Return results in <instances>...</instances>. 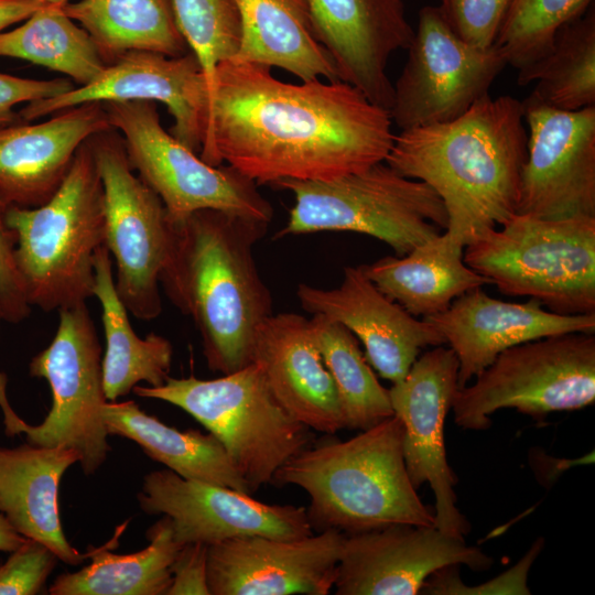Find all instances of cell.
<instances>
[{"label": "cell", "mask_w": 595, "mask_h": 595, "mask_svg": "<svg viewBox=\"0 0 595 595\" xmlns=\"http://www.w3.org/2000/svg\"><path fill=\"white\" fill-rule=\"evenodd\" d=\"M436 327L458 360V389L504 350L530 340L570 333H595V313L562 315L530 299L524 303L489 296L482 288L455 299L450 307L423 318Z\"/></svg>", "instance_id": "7402d4cb"}, {"label": "cell", "mask_w": 595, "mask_h": 595, "mask_svg": "<svg viewBox=\"0 0 595 595\" xmlns=\"http://www.w3.org/2000/svg\"><path fill=\"white\" fill-rule=\"evenodd\" d=\"M493 559L435 526L391 523L345 534L336 567V595H416L448 565L488 570Z\"/></svg>", "instance_id": "ac0fdd59"}, {"label": "cell", "mask_w": 595, "mask_h": 595, "mask_svg": "<svg viewBox=\"0 0 595 595\" xmlns=\"http://www.w3.org/2000/svg\"><path fill=\"white\" fill-rule=\"evenodd\" d=\"M518 84H534L529 95L560 110L595 106V12L561 26L549 53L534 65L518 72Z\"/></svg>", "instance_id": "d6a6232c"}, {"label": "cell", "mask_w": 595, "mask_h": 595, "mask_svg": "<svg viewBox=\"0 0 595 595\" xmlns=\"http://www.w3.org/2000/svg\"><path fill=\"white\" fill-rule=\"evenodd\" d=\"M36 1H40L44 4L58 6V7H63L66 3L71 2V0H36Z\"/></svg>", "instance_id": "f6af8a7d"}, {"label": "cell", "mask_w": 595, "mask_h": 595, "mask_svg": "<svg viewBox=\"0 0 595 595\" xmlns=\"http://www.w3.org/2000/svg\"><path fill=\"white\" fill-rule=\"evenodd\" d=\"M318 42L332 56L338 77L388 111L393 84L390 56L407 50L414 30L402 0H307Z\"/></svg>", "instance_id": "44dd1931"}, {"label": "cell", "mask_w": 595, "mask_h": 595, "mask_svg": "<svg viewBox=\"0 0 595 595\" xmlns=\"http://www.w3.org/2000/svg\"><path fill=\"white\" fill-rule=\"evenodd\" d=\"M60 320L51 344L29 364L31 377L45 379L52 407L37 425L24 422L7 396V375L0 370V409L4 433L24 434L26 443L74 450L86 476L104 464L108 431L102 418L107 398L102 383L101 347L86 303L58 311Z\"/></svg>", "instance_id": "9c48e42d"}, {"label": "cell", "mask_w": 595, "mask_h": 595, "mask_svg": "<svg viewBox=\"0 0 595 595\" xmlns=\"http://www.w3.org/2000/svg\"><path fill=\"white\" fill-rule=\"evenodd\" d=\"M104 191L105 240L116 263V290L131 315L150 321L162 311L160 274L169 220L160 197L134 174L115 129L88 139Z\"/></svg>", "instance_id": "7c38bea8"}, {"label": "cell", "mask_w": 595, "mask_h": 595, "mask_svg": "<svg viewBox=\"0 0 595 595\" xmlns=\"http://www.w3.org/2000/svg\"><path fill=\"white\" fill-rule=\"evenodd\" d=\"M296 295L303 310L348 328L365 347V357L380 377L401 380L421 349L445 344L442 334L386 296L360 267H346L340 284L321 289L305 283Z\"/></svg>", "instance_id": "ffe728a7"}, {"label": "cell", "mask_w": 595, "mask_h": 595, "mask_svg": "<svg viewBox=\"0 0 595 595\" xmlns=\"http://www.w3.org/2000/svg\"><path fill=\"white\" fill-rule=\"evenodd\" d=\"M251 361L261 368L273 396L295 420L326 434L346 428L334 380L309 318L295 313L271 314L256 332Z\"/></svg>", "instance_id": "cb8c5ba5"}, {"label": "cell", "mask_w": 595, "mask_h": 595, "mask_svg": "<svg viewBox=\"0 0 595 595\" xmlns=\"http://www.w3.org/2000/svg\"><path fill=\"white\" fill-rule=\"evenodd\" d=\"M3 315H2V312H1V309H0V331H1V323L3 322Z\"/></svg>", "instance_id": "bcb514c9"}, {"label": "cell", "mask_w": 595, "mask_h": 595, "mask_svg": "<svg viewBox=\"0 0 595 595\" xmlns=\"http://www.w3.org/2000/svg\"><path fill=\"white\" fill-rule=\"evenodd\" d=\"M110 126L123 140L129 162L160 197L170 221L216 209L270 223L272 205L256 182L230 165L214 166L161 125L156 102L104 104Z\"/></svg>", "instance_id": "8fae6325"}, {"label": "cell", "mask_w": 595, "mask_h": 595, "mask_svg": "<svg viewBox=\"0 0 595 595\" xmlns=\"http://www.w3.org/2000/svg\"><path fill=\"white\" fill-rule=\"evenodd\" d=\"M137 499L144 513L170 518L181 544L209 545L245 536L298 539L313 533L304 507L266 504L230 487L183 478L169 468L147 474Z\"/></svg>", "instance_id": "e0dca14e"}, {"label": "cell", "mask_w": 595, "mask_h": 595, "mask_svg": "<svg viewBox=\"0 0 595 595\" xmlns=\"http://www.w3.org/2000/svg\"><path fill=\"white\" fill-rule=\"evenodd\" d=\"M9 207L0 196V309L6 322L19 324L30 315L32 306L15 261L17 236L7 220Z\"/></svg>", "instance_id": "ab89813d"}, {"label": "cell", "mask_w": 595, "mask_h": 595, "mask_svg": "<svg viewBox=\"0 0 595 595\" xmlns=\"http://www.w3.org/2000/svg\"><path fill=\"white\" fill-rule=\"evenodd\" d=\"M102 418L109 435L133 441L151 459L181 477L252 494L221 443L210 432L169 426L142 411L132 400L107 401Z\"/></svg>", "instance_id": "83f0119b"}, {"label": "cell", "mask_w": 595, "mask_h": 595, "mask_svg": "<svg viewBox=\"0 0 595 595\" xmlns=\"http://www.w3.org/2000/svg\"><path fill=\"white\" fill-rule=\"evenodd\" d=\"M475 378L452 403L454 422L466 430H487L499 409L540 420L588 407L595 401V336L570 333L512 346Z\"/></svg>", "instance_id": "30bf717a"}, {"label": "cell", "mask_w": 595, "mask_h": 595, "mask_svg": "<svg viewBox=\"0 0 595 595\" xmlns=\"http://www.w3.org/2000/svg\"><path fill=\"white\" fill-rule=\"evenodd\" d=\"M522 107L528 140L517 214L595 217V106L560 110L528 96Z\"/></svg>", "instance_id": "5bb4252c"}, {"label": "cell", "mask_w": 595, "mask_h": 595, "mask_svg": "<svg viewBox=\"0 0 595 595\" xmlns=\"http://www.w3.org/2000/svg\"><path fill=\"white\" fill-rule=\"evenodd\" d=\"M403 426L394 414L346 441L307 446L275 473L273 485L310 496L312 530L345 534L391 523L435 526L407 473Z\"/></svg>", "instance_id": "277c9868"}, {"label": "cell", "mask_w": 595, "mask_h": 595, "mask_svg": "<svg viewBox=\"0 0 595 595\" xmlns=\"http://www.w3.org/2000/svg\"><path fill=\"white\" fill-rule=\"evenodd\" d=\"M511 0H441L446 23L464 42L480 48L496 43Z\"/></svg>", "instance_id": "8d00e7d4"}, {"label": "cell", "mask_w": 595, "mask_h": 595, "mask_svg": "<svg viewBox=\"0 0 595 595\" xmlns=\"http://www.w3.org/2000/svg\"><path fill=\"white\" fill-rule=\"evenodd\" d=\"M133 393L181 408L216 436L251 493L272 483L290 458L310 445V429L273 396L253 361L215 379L167 377Z\"/></svg>", "instance_id": "52a82bcc"}, {"label": "cell", "mask_w": 595, "mask_h": 595, "mask_svg": "<svg viewBox=\"0 0 595 595\" xmlns=\"http://www.w3.org/2000/svg\"><path fill=\"white\" fill-rule=\"evenodd\" d=\"M345 533L327 529L298 539L245 536L207 545L210 595H327Z\"/></svg>", "instance_id": "d6986e66"}, {"label": "cell", "mask_w": 595, "mask_h": 595, "mask_svg": "<svg viewBox=\"0 0 595 595\" xmlns=\"http://www.w3.org/2000/svg\"><path fill=\"white\" fill-rule=\"evenodd\" d=\"M272 186L294 196L278 237L353 231L386 242L402 257L447 226L444 203L435 191L385 161L332 180H282Z\"/></svg>", "instance_id": "ba28073f"}, {"label": "cell", "mask_w": 595, "mask_h": 595, "mask_svg": "<svg viewBox=\"0 0 595 595\" xmlns=\"http://www.w3.org/2000/svg\"><path fill=\"white\" fill-rule=\"evenodd\" d=\"M28 538L21 536L0 511V551L12 552Z\"/></svg>", "instance_id": "ee69618b"}, {"label": "cell", "mask_w": 595, "mask_h": 595, "mask_svg": "<svg viewBox=\"0 0 595 595\" xmlns=\"http://www.w3.org/2000/svg\"><path fill=\"white\" fill-rule=\"evenodd\" d=\"M69 78L31 79L0 73V125L20 122L17 105L51 98L73 89Z\"/></svg>", "instance_id": "60d3db41"}, {"label": "cell", "mask_w": 595, "mask_h": 595, "mask_svg": "<svg viewBox=\"0 0 595 595\" xmlns=\"http://www.w3.org/2000/svg\"><path fill=\"white\" fill-rule=\"evenodd\" d=\"M310 324L323 361L334 380L346 428L367 430L393 415L389 391L377 379L356 336L340 323L322 314H314Z\"/></svg>", "instance_id": "836d02e7"}, {"label": "cell", "mask_w": 595, "mask_h": 595, "mask_svg": "<svg viewBox=\"0 0 595 595\" xmlns=\"http://www.w3.org/2000/svg\"><path fill=\"white\" fill-rule=\"evenodd\" d=\"M121 532V531H120ZM119 534L91 549L90 564L55 578L51 595H166L171 566L183 544L173 536L171 520L163 516L147 531L149 545L138 552L115 554Z\"/></svg>", "instance_id": "f546056e"}, {"label": "cell", "mask_w": 595, "mask_h": 595, "mask_svg": "<svg viewBox=\"0 0 595 595\" xmlns=\"http://www.w3.org/2000/svg\"><path fill=\"white\" fill-rule=\"evenodd\" d=\"M387 109L343 80L292 84L271 67L226 60L215 71L199 152L257 185L326 181L386 160L394 139Z\"/></svg>", "instance_id": "6da1fadb"}, {"label": "cell", "mask_w": 595, "mask_h": 595, "mask_svg": "<svg viewBox=\"0 0 595 595\" xmlns=\"http://www.w3.org/2000/svg\"><path fill=\"white\" fill-rule=\"evenodd\" d=\"M464 248V262L506 295L562 315L595 313V217L516 214Z\"/></svg>", "instance_id": "8992f818"}, {"label": "cell", "mask_w": 595, "mask_h": 595, "mask_svg": "<svg viewBox=\"0 0 595 595\" xmlns=\"http://www.w3.org/2000/svg\"><path fill=\"white\" fill-rule=\"evenodd\" d=\"M62 8L90 34L107 64L132 51L190 52L172 0H79Z\"/></svg>", "instance_id": "4dcf8cb0"}, {"label": "cell", "mask_w": 595, "mask_h": 595, "mask_svg": "<svg viewBox=\"0 0 595 595\" xmlns=\"http://www.w3.org/2000/svg\"><path fill=\"white\" fill-rule=\"evenodd\" d=\"M464 246L444 231L402 257L361 266L390 300L422 318L446 311L464 293L490 284L463 260Z\"/></svg>", "instance_id": "484cf974"}, {"label": "cell", "mask_w": 595, "mask_h": 595, "mask_svg": "<svg viewBox=\"0 0 595 595\" xmlns=\"http://www.w3.org/2000/svg\"><path fill=\"white\" fill-rule=\"evenodd\" d=\"M543 539L538 538L530 547L528 552L508 571L501 573L494 580L478 586H467L457 573L459 565L444 566L431 574L421 593L424 594H517L528 595L530 588L528 586L529 571L539 556Z\"/></svg>", "instance_id": "74e56055"}, {"label": "cell", "mask_w": 595, "mask_h": 595, "mask_svg": "<svg viewBox=\"0 0 595 595\" xmlns=\"http://www.w3.org/2000/svg\"><path fill=\"white\" fill-rule=\"evenodd\" d=\"M408 60L393 84L391 120L401 129L451 121L488 94L508 65L502 50L473 46L459 39L439 7L419 12Z\"/></svg>", "instance_id": "4fadbf2b"}, {"label": "cell", "mask_w": 595, "mask_h": 595, "mask_svg": "<svg viewBox=\"0 0 595 595\" xmlns=\"http://www.w3.org/2000/svg\"><path fill=\"white\" fill-rule=\"evenodd\" d=\"M592 6L593 0H511L495 44L521 72L549 53L561 26Z\"/></svg>", "instance_id": "e575fe53"}, {"label": "cell", "mask_w": 595, "mask_h": 595, "mask_svg": "<svg viewBox=\"0 0 595 595\" xmlns=\"http://www.w3.org/2000/svg\"><path fill=\"white\" fill-rule=\"evenodd\" d=\"M527 140L522 101L487 94L456 119L401 130L385 162L435 191L465 247L517 214Z\"/></svg>", "instance_id": "7a4b0ae2"}, {"label": "cell", "mask_w": 595, "mask_h": 595, "mask_svg": "<svg viewBox=\"0 0 595 595\" xmlns=\"http://www.w3.org/2000/svg\"><path fill=\"white\" fill-rule=\"evenodd\" d=\"M110 129L101 102L64 109L39 123L0 125V196L21 207L44 204L64 181L78 148Z\"/></svg>", "instance_id": "603a6c76"}, {"label": "cell", "mask_w": 595, "mask_h": 595, "mask_svg": "<svg viewBox=\"0 0 595 595\" xmlns=\"http://www.w3.org/2000/svg\"><path fill=\"white\" fill-rule=\"evenodd\" d=\"M78 462L71 448L0 446V511L21 536L43 543L69 565L82 564L91 554L67 541L60 517L61 479Z\"/></svg>", "instance_id": "d4e9b609"}, {"label": "cell", "mask_w": 595, "mask_h": 595, "mask_svg": "<svg viewBox=\"0 0 595 595\" xmlns=\"http://www.w3.org/2000/svg\"><path fill=\"white\" fill-rule=\"evenodd\" d=\"M268 225L216 209L169 220L160 284L194 322L212 371L226 375L249 365L256 332L273 314L271 293L253 258Z\"/></svg>", "instance_id": "3957f363"}, {"label": "cell", "mask_w": 595, "mask_h": 595, "mask_svg": "<svg viewBox=\"0 0 595 595\" xmlns=\"http://www.w3.org/2000/svg\"><path fill=\"white\" fill-rule=\"evenodd\" d=\"M95 296L101 309L106 349L101 360L102 383L108 401L127 396L141 381L159 387L169 377L173 346L151 333L141 338L133 331L129 311L119 298L112 272V258L105 245L95 253Z\"/></svg>", "instance_id": "f1b7e54d"}, {"label": "cell", "mask_w": 595, "mask_h": 595, "mask_svg": "<svg viewBox=\"0 0 595 595\" xmlns=\"http://www.w3.org/2000/svg\"><path fill=\"white\" fill-rule=\"evenodd\" d=\"M45 6L36 0H0V33L14 23L26 20Z\"/></svg>", "instance_id": "7bdbcfd3"}, {"label": "cell", "mask_w": 595, "mask_h": 595, "mask_svg": "<svg viewBox=\"0 0 595 595\" xmlns=\"http://www.w3.org/2000/svg\"><path fill=\"white\" fill-rule=\"evenodd\" d=\"M458 360L442 345L425 351L408 374L388 389L393 414L403 426L402 452L409 478L418 489L428 483L435 496V527L463 538L467 519L456 507V477L446 457L444 424L457 385Z\"/></svg>", "instance_id": "2e32d148"}, {"label": "cell", "mask_w": 595, "mask_h": 595, "mask_svg": "<svg viewBox=\"0 0 595 595\" xmlns=\"http://www.w3.org/2000/svg\"><path fill=\"white\" fill-rule=\"evenodd\" d=\"M15 261L28 301L45 312L86 303L95 286V253L105 240L104 191L86 140L67 175L42 205H10Z\"/></svg>", "instance_id": "5b68a950"}, {"label": "cell", "mask_w": 595, "mask_h": 595, "mask_svg": "<svg viewBox=\"0 0 595 595\" xmlns=\"http://www.w3.org/2000/svg\"><path fill=\"white\" fill-rule=\"evenodd\" d=\"M128 100L164 104L174 120L170 133L199 154L208 129L210 97L202 66L191 51L181 56L128 52L107 64L91 83L29 102L18 117L29 122L83 104Z\"/></svg>", "instance_id": "9a60e30c"}, {"label": "cell", "mask_w": 595, "mask_h": 595, "mask_svg": "<svg viewBox=\"0 0 595 595\" xmlns=\"http://www.w3.org/2000/svg\"><path fill=\"white\" fill-rule=\"evenodd\" d=\"M178 29L204 72L212 99L217 65L236 55L241 37L232 0H172Z\"/></svg>", "instance_id": "d590c367"}, {"label": "cell", "mask_w": 595, "mask_h": 595, "mask_svg": "<svg viewBox=\"0 0 595 595\" xmlns=\"http://www.w3.org/2000/svg\"><path fill=\"white\" fill-rule=\"evenodd\" d=\"M172 582L166 595H210L207 584V545L185 543L171 566Z\"/></svg>", "instance_id": "b9f144b4"}, {"label": "cell", "mask_w": 595, "mask_h": 595, "mask_svg": "<svg viewBox=\"0 0 595 595\" xmlns=\"http://www.w3.org/2000/svg\"><path fill=\"white\" fill-rule=\"evenodd\" d=\"M0 565V595L41 593L58 558L43 543L26 539Z\"/></svg>", "instance_id": "f35d334b"}, {"label": "cell", "mask_w": 595, "mask_h": 595, "mask_svg": "<svg viewBox=\"0 0 595 595\" xmlns=\"http://www.w3.org/2000/svg\"><path fill=\"white\" fill-rule=\"evenodd\" d=\"M0 57L24 60L64 74L77 86L96 79L107 63L90 34L62 7L45 4L24 22L0 33Z\"/></svg>", "instance_id": "1f68e13d"}, {"label": "cell", "mask_w": 595, "mask_h": 595, "mask_svg": "<svg viewBox=\"0 0 595 595\" xmlns=\"http://www.w3.org/2000/svg\"><path fill=\"white\" fill-rule=\"evenodd\" d=\"M241 25L235 61L282 68L301 82L340 80L318 42L307 0H232Z\"/></svg>", "instance_id": "4316f807"}]
</instances>
